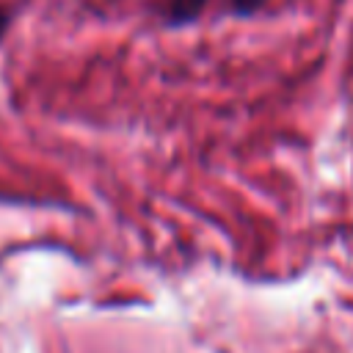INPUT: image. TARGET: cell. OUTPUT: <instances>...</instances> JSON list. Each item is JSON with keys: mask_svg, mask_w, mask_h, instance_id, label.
I'll list each match as a JSON object with an SVG mask.
<instances>
[{"mask_svg": "<svg viewBox=\"0 0 353 353\" xmlns=\"http://www.w3.org/2000/svg\"><path fill=\"white\" fill-rule=\"evenodd\" d=\"M262 3H265V0H229L232 11H234V14H243V17H245V14H254Z\"/></svg>", "mask_w": 353, "mask_h": 353, "instance_id": "obj_2", "label": "cell"}, {"mask_svg": "<svg viewBox=\"0 0 353 353\" xmlns=\"http://www.w3.org/2000/svg\"><path fill=\"white\" fill-rule=\"evenodd\" d=\"M204 6H207V0H168L165 22L168 25H188L201 14Z\"/></svg>", "mask_w": 353, "mask_h": 353, "instance_id": "obj_1", "label": "cell"}, {"mask_svg": "<svg viewBox=\"0 0 353 353\" xmlns=\"http://www.w3.org/2000/svg\"><path fill=\"white\" fill-rule=\"evenodd\" d=\"M8 25H11V11H8L6 6H0V39H3V33L8 30Z\"/></svg>", "mask_w": 353, "mask_h": 353, "instance_id": "obj_3", "label": "cell"}]
</instances>
